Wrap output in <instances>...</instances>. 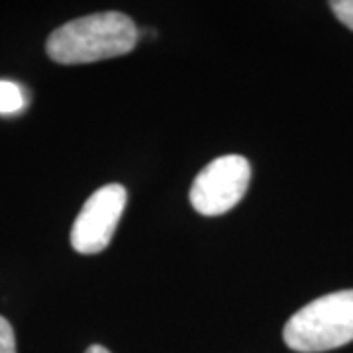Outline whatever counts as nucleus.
<instances>
[{"label":"nucleus","mask_w":353,"mask_h":353,"mask_svg":"<svg viewBox=\"0 0 353 353\" xmlns=\"http://www.w3.org/2000/svg\"><path fill=\"white\" fill-rule=\"evenodd\" d=\"M138 38V26L130 16L99 12L57 28L48 38L46 51L55 63H94L126 55L136 48Z\"/></svg>","instance_id":"f257e3e1"},{"label":"nucleus","mask_w":353,"mask_h":353,"mask_svg":"<svg viewBox=\"0 0 353 353\" xmlns=\"http://www.w3.org/2000/svg\"><path fill=\"white\" fill-rule=\"evenodd\" d=\"M292 352L320 353L353 341V289L316 299L290 316L283 330Z\"/></svg>","instance_id":"f03ea898"},{"label":"nucleus","mask_w":353,"mask_h":353,"mask_svg":"<svg viewBox=\"0 0 353 353\" xmlns=\"http://www.w3.org/2000/svg\"><path fill=\"white\" fill-rule=\"evenodd\" d=\"M252 167L241 155H222L206 165L190 187V204L202 216L232 210L250 187Z\"/></svg>","instance_id":"7ed1b4c3"},{"label":"nucleus","mask_w":353,"mask_h":353,"mask_svg":"<svg viewBox=\"0 0 353 353\" xmlns=\"http://www.w3.org/2000/svg\"><path fill=\"white\" fill-rule=\"evenodd\" d=\"M128 192L122 185L112 183L92 192L77 216L71 230V245L83 255L101 253L112 241L114 230L124 214Z\"/></svg>","instance_id":"20e7f679"},{"label":"nucleus","mask_w":353,"mask_h":353,"mask_svg":"<svg viewBox=\"0 0 353 353\" xmlns=\"http://www.w3.org/2000/svg\"><path fill=\"white\" fill-rule=\"evenodd\" d=\"M26 97L22 88L10 81H0V114H18L24 110Z\"/></svg>","instance_id":"39448f33"},{"label":"nucleus","mask_w":353,"mask_h":353,"mask_svg":"<svg viewBox=\"0 0 353 353\" xmlns=\"http://www.w3.org/2000/svg\"><path fill=\"white\" fill-rule=\"evenodd\" d=\"M330 8L341 24L353 30V0H334L330 2Z\"/></svg>","instance_id":"423d86ee"},{"label":"nucleus","mask_w":353,"mask_h":353,"mask_svg":"<svg viewBox=\"0 0 353 353\" xmlns=\"http://www.w3.org/2000/svg\"><path fill=\"white\" fill-rule=\"evenodd\" d=\"M0 353H16L14 330L6 318L0 316Z\"/></svg>","instance_id":"0eeeda50"},{"label":"nucleus","mask_w":353,"mask_h":353,"mask_svg":"<svg viewBox=\"0 0 353 353\" xmlns=\"http://www.w3.org/2000/svg\"><path fill=\"white\" fill-rule=\"evenodd\" d=\"M85 353H110V352H108L106 347H102V345H90Z\"/></svg>","instance_id":"6e6552de"}]
</instances>
